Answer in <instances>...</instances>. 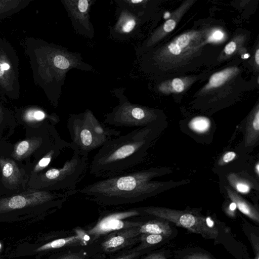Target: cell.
<instances>
[{"label":"cell","mask_w":259,"mask_h":259,"mask_svg":"<svg viewBox=\"0 0 259 259\" xmlns=\"http://www.w3.org/2000/svg\"><path fill=\"white\" fill-rule=\"evenodd\" d=\"M163 168L141 169L119 176L103 178L72 192L102 205H121L143 201L171 188L189 183V180L160 182L152 179L169 173Z\"/></svg>","instance_id":"6da1fadb"},{"label":"cell","mask_w":259,"mask_h":259,"mask_svg":"<svg viewBox=\"0 0 259 259\" xmlns=\"http://www.w3.org/2000/svg\"><path fill=\"white\" fill-rule=\"evenodd\" d=\"M153 133L151 124L107 141L92 158L90 174L103 179L141 169Z\"/></svg>","instance_id":"7a4b0ae2"},{"label":"cell","mask_w":259,"mask_h":259,"mask_svg":"<svg viewBox=\"0 0 259 259\" xmlns=\"http://www.w3.org/2000/svg\"><path fill=\"white\" fill-rule=\"evenodd\" d=\"M67 127L71 140V149L85 156L121 133L101 122L90 111L71 116L67 121Z\"/></svg>","instance_id":"3957f363"},{"label":"cell","mask_w":259,"mask_h":259,"mask_svg":"<svg viewBox=\"0 0 259 259\" xmlns=\"http://www.w3.org/2000/svg\"><path fill=\"white\" fill-rule=\"evenodd\" d=\"M140 212L152 215L174 223L206 239H215L219 234L217 228L209 219L187 210L168 208L148 206L138 208Z\"/></svg>","instance_id":"277c9868"},{"label":"cell","mask_w":259,"mask_h":259,"mask_svg":"<svg viewBox=\"0 0 259 259\" xmlns=\"http://www.w3.org/2000/svg\"><path fill=\"white\" fill-rule=\"evenodd\" d=\"M88 156H82L73 151L71 158L65 161L61 168L48 170L45 177L52 188L63 190L69 196L77 189V184L85 176L89 168Z\"/></svg>","instance_id":"5b68a950"},{"label":"cell","mask_w":259,"mask_h":259,"mask_svg":"<svg viewBox=\"0 0 259 259\" xmlns=\"http://www.w3.org/2000/svg\"><path fill=\"white\" fill-rule=\"evenodd\" d=\"M201 38L202 33L198 31L184 33L164 46L159 57L167 64H179L198 50Z\"/></svg>","instance_id":"8992f818"},{"label":"cell","mask_w":259,"mask_h":259,"mask_svg":"<svg viewBox=\"0 0 259 259\" xmlns=\"http://www.w3.org/2000/svg\"><path fill=\"white\" fill-rule=\"evenodd\" d=\"M156 118V114L151 110L126 105L106 115L104 122L116 127H144Z\"/></svg>","instance_id":"52a82bcc"},{"label":"cell","mask_w":259,"mask_h":259,"mask_svg":"<svg viewBox=\"0 0 259 259\" xmlns=\"http://www.w3.org/2000/svg\"><path fill=\"white\" fill-rule=\"evenodd\" d=\"M138 209L117 212L106 215L100 220L96 225L88 231L95 238L112 231L138 227L142 222H133L124 220L140 214Z\"/></svg>","instance_id":"ba28073f"},{"label":"cell","mask_w":259,"mask_h":259,"mask_svg":"<svg viewBox=\"0 0 259 259\" xmlns=\"http://www.w3.org/2000/svg\"><path fill=\"white\" fill-rule=\"evenodd\" d=\"M89 239V236L83 231L73 236L59 238L44 243H25L19 248V254L22 255H40L43 253L70 245L73 243L84 242Z\"/></svg>","instance_id":"9c48e42d"},{"label":"cell","mask_w":259,"mask_h":259,"mask_svg":"<svg viewBox=\"0 0 259 259\" xmlns=\"http://www.w3.org/2000/svg\"><path fill=\"white\" fill-rule=\"evenodd\" d=\"M139 235H141L139 226L117 231L103 242L102 248L106 251L118 250L132 243Z\"/></svg>","instance_id":"30bf717a"},{"label":"cell","mask_w":259,"mask_h":259,"mask_svg":"<svg viewBox=\"0 0 259 259\" xmlns=\"http://www.w3.org/2000/svg\"><path fill=\"white\" fill-rule=\"evenodd\" d=\"M193 2V1H186L175 11L171 17L164 23L161 28L159 29L155 33L153 36V41H157L166 34L172 31L175 28L178 21Z\"/></svg>","instance_id":"8fae6325"},{"label":"cell","mask_w":259,"mask_h":259,"mask_svg":"<svg viewBox=\"0 0 259 259\" xmlns=\"http://www.w3.org/2000/svg\"><path fill=\"white\" fill-rule=\"evenodd\" d=\"M225 188L228 197L235 204L236 207L244 214L256 223H258L259 213L256 208L236 192L234 191L229 187Z\"/></svg>","instance_id":"7c38bea8"},{"label":"cell","mask_w":259,"mask_h":259,"mask_svg":"<svg viewBox=\"0 0 259 259\" xmlns=\"http://www.w3.org/2000/svg\"><path fill=\"white\" fill-rule=\"evenodd\" d=\"M259 139L258 105L249 116L246 123L244 144L245 147L254 145Z\"/></svg>","instance_id":"4fadbf2b"},{"label":"cell","mask_w":259,"mask_h":259,"mask_svg":"<svg viewBox=\"0 0 259 259\" xmlns=\"http://www.w3.org/2000/svg\"><path fill=\"white\" fill-rule=\"evenodd\" d=\"M140 234H161L166 237L172 233L169 222L163 220H152L142 223L139 226Z\"/></svg>","instance_id":"5bb4252c"},{"label":"cell","mask_w":259,"mask_h":259,"mask_svg":"<svg viewBox=\"0 0 259 259\" xmlns=\"http://www.w3.org/2000/svg\"><path fill=\"white\" fill-rule=\"evenodd\" d=\"M238 69L236 67H229L213 74L205 87L206 90L217 88L222 85L233 76Z\"/></svg>","instance_id":"9a60e30c"},{"label":"cell","mask_w":259,"mask_h":259,"mask_svg":"<svg viewBox=\"0 0 259 259\" xmlns=\"http://www.w3.org/2000/svg\"><path fill=\"white\" fill-rule=\"evenodd\" d=\"M188 84L189 82L185 78H175L163 82L160 90L165 94L180 93L186 89Z\"/></svg>","instance_id":"2e32d148"},{"label":"cell","mask_w":259,"mask_h":259,"mask_svg":"<svg viewBox=\"0 0 259 259\" xmlns=\"http://www.w3.org/2000/svg\"><path fill=\"white\" fill-rule=\"evenodd\" d=\"M230 185L237 192L241 194L248 193L251 189V184L247 180L235 173H230L227 176Z\"/></svg>","instance_id":"e0dca14e"},{"label":"cell","mask_w":259,"mask_h":259,"mask_svg":"<svg viewBox=\"0 0 259 259\" xmlns=\"http://www.w3.org/2000/svg\"><path fill=\"white\" fill-rule=\"evenodd\" d=\"M189 128L198 134H204L210 127V121L205 116H196L192 118L189 123Z\"/></svg>","instance_id":"ac0fdd59"},{"label":"cell","mask_w":259,"mask_h":259,"mask_svg":"<svg viewBox=\"0 0 259 259\" xmlns=\"http://www.w3.org/2000/svg\"><path fill=\"white\" fill-rule=\"evenodd\" d=\"M166 237L161 235L157 234H141V239L142 240V244L140 246L141 249L153 245L160 243Z\"/></svg>","instance_id":"d6986e66"},{"label":"cell","mask_w":259,"mask_h":259,"mask_svg":"<svg viewBox=\"0 0 259 259\" xmlns=\"http://www.w3.org/2000/svg\"><path fill=\"white\" fill-rule=\"evenodd\" d=\"M236 156V153L233 151L226 152L219 159L218 165L220 166L225 165L235 159Z\"/></svg>","instance_id":"ffe728a7"},{"label":"cell","mask_w":259,"mask_h":259,"mask_svg":"<svg viewBox=\"0 0 259 259\" xmlns=\"http://www.w3.org/2000/svg\"><path fill=\"white\" fill-rule=\"evenodd\" d=\"M54 64L56 67L61 69H67L70 66L68 60L61 55H57L55 57Z\"/></svg>","instance_id":"44dd1931"},{"label":"cell","mask_w":259,"mask_h":259,"mask_svg":"<svg viewBox=\"0 0 259 259\" xmlns=\"http://www.w3.org/2000/svg\"><path fill=\"white\" fill-rule=\"evenodd\" d=\"M224 36V33L222 30L215 29L211 32L207 38V41L209 42H218L223 39Z\"/></svg>","instance_id":"7402d4cb"},{"label":"cell","mask_w":259,"mask_h":259,"mask_svg":"<svg viewBox=\"0 0 259 259\" xmlns=\"http://www.w3.org/2000/svg\"><path fill=\"white\" fill-rule=\"evenodd\" d=\"M46 117L45 113L40 110L34 111H30L27 114V117L29 120L35 119L36 120H41Z\"/></svg>","instance_id":"603a6c76"},{"label":"cell","mask_w":259,"mask_h":259,"mask_svg":"<svg viewBox=\"0 0 259 259\" xmlns=\"http://www.w3.org/2000/svg\"><path fill=\"white\" fill-rule=\"evenodd\" d=\"M29 147V143L27 141L21 142L18 145L16 149L17 155L21 156L23 155L28 149Z\"/></svg>","instance_id":"cb8c5ba5"},{"label":"cell","mask_w":259,"mask_h":259,"mask_svg":"<svg viewBox=\"0 0 259 259\" xmlns=\"http://www.w3.org/2000/svg\"><path fill=\"white\" fill-rule=\"evenodd\" d=\"M85 255L84 253H71L63 255L57 259H84ZM35 259H40L38 256H36Z\"/></svg>","instance_id":"d4e9b609"},{"label":"cell","mask_w":259,"mask_h":259,"mask_svg":"<svg viewBox=\"0 0 259 259\" xmlns=\"http://www.w3.org/2000/svg\"><path fill=\"white\" fill-rule=\"evenodd\" d=\"M236 44L234 41H231L228 43L224 48V52L226 55H231L236 49Z\"/></svg>","instance_id":"484cf974"},{"label":"cell","mask_w":259,"mask_h":259,"mask_svg":"<svg viewBox=\"0 0 259 259\" xmlns=\"http://www.w3.org/2000/svg\"><path fill=\"white\" fill-rule=\"evenodd\" d=\"M136 25V22L134 19H128L123 25L122 30L125 32H130L134 28Z\"/></svg>","instance_id":"4316f807"},{"label":"cell","mask_w":259,"mask_h":259,"mask_svg":"<svg viewBox=\"0 0 259 259\" xmlns=\"http://www.w3.org/2000/svg\"><path fill=\"white\" fill-rule=\"evenodd\" d=\"M185 259H212L209 255L202 253H195L190 254Z\"/></svg>","instance_id":"83f0119b"},{"label":"cell","mask_w":259,"mask_h":259,"mask_svg":"<svg viewBox=\"0 0 259 259\" xmlns=\"http://www.w3.org/2000/svg\"><path fill=\"white\" fill-rule=\"evenodd\" d=\"M13 170L12 165L10 163L6 164L3 168V174L6 177H10Z\"/></svg>","instance_id":"f1b7e54d"},{"label":"cell","mask_w":259,"mask_h":259,"mask_svg":"<svg viewBox=\"0 0 259 259\" xmlns=\"http://www.w3.org/2000/svg\"><path fill=\"white\" fill-rule=\"evenodd\" d=\"M89 1L87 0H80L78 2V8L81 13L85 12L89 7Z\"/></svg>","instance_id":"f546056e"},{"label":"cell","mask_w":259,"mask_h":259,"mask_svg":"<svg viewBox=\"0 0 259 259\" xmlns=\"http://www.w3.org/2000/svg\"><path fill=\"white\" fill-rule=\"evenodd\" d=\"M145 259H166V258L163 252H159L151 254Z\"/></svg>","instance_id":"4dcf8cb0"},{"label":"cell","mask_w":259,"mask_h":259,"mask_svg":"<svg viewBox=\"0 0 259 259\" xmlns=\"http://www.w3.org/2000/svg\"><path fill=\"white\" fill-rule=\"evenodd\" d=\"M139 255V252H133L129 254L120 256L116 259H133Z\"/></svg>","instance_id":"1f68e13d"},{"label":"cell","mask_w":259,"mask_h":259,"mask_svg":"<svg viewBox=\"0 0 259 259\" xmlns=\"http://www.w3.org/2000/svg\"><path fill=\"white\" fill-rule=\"evenodd\" d=\"M255 63L257 66L259 65V49H257L255 53V57H254Z\"/></svg>","instance_id":"d6a6232c"},{"label":"cell","mask_w":259,"mask_h":259,"mask_svg":"<svg viewBox=\"0 0 259 259\" xmlns=\"http://www.w3.org/2000/svg\"><path fill=\"white\" fill-rule=\"evenodd\" d=\"M2 68L3 70L5 71L8 70L10 68V66L8 64L4 63L3 64H2Z\"/></svg>","instance_id":"836d02e7"},{"label":"cell","mask_w":259,"mask_h":259,"mask_svg":"<svg viewBox=\"0 0 259 259\" xmlns=\"http://www.w3.org/2000/svg\"><path fill=\"white\" fill-rule=\"evenodd\" d=\"M254 168H254L255 172H256L257 175H259V163L258 162L256 163V165H255Z\"/></svg>","instance_id":"e575fe53"},{"label":"cell","mask_w":259,"mask_h":259,"mask_svg":"<svg viewBox=\"0 0 259 259\" xmlns=\"http://www.w3.org/2000/svg\"><path fill=\"white\" fill-rule=\"evenodd\" d=\"M4 73V70L2 68V64L0 63V76H2Z\"/></svg>","instance_id":"d590c367"},{"label":"cell","mask_w":259,"mask_h":259,"mask_svg":"<svg viewBox=\"0 0 259 259\" xmlns=\"http://www.w3.org/2000/svg\"><path fill=\"white\" fill-rule=\"evenodd\" d=\"M3 248H4L3 243L0 241V253L2 251Z\"/></svg>","instance_id":"8d00e7d4"},{"label":"cell","mask_w":259,"mask_h":259,"mask_svg":"<svg viewBox=\"0 0 259 259\" xmlns=\"http://www.w3.org/2000/svg\"><path fill=\"white\" fill-rule=\"evenodd\" d=\"M142 2H143V1H137V0H134V1H131V2L133 3H141Z\"/></svg>","instance_id":"74e56055"},{"label":"cell","mask_w":259,"mask_h":259,"mask_svg":"<svg viewBox=\"0 0 259 259\" xmlns=\"http://www.w3.org/2000/svg\"><path fill=\"white\" fill-rule=\"evenodd\" d=\"M254 259H259L258 253L256 255Z\"/></svg>","instance_id":"f35d334b"}]
</instances>
